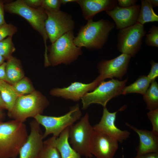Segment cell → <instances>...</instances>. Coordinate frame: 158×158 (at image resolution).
<instances>
[{"label": "cell", "instance_id": "obj_1", "mask_svg": "<svg viewBox=\"0 0 158 158\" xmlns=\"http://www.w3.org/2000/svg\"><path fill=\"white\" fill-rule=\"evenodd\" d=\"M115 25L108 20L100 19L97 21L93 19L87 21L81 26L74 42L78 47H85L89 50L102 49L107 42L110 32Z\"/></svg>", "mask_w": 158, "mask_h": 158}, {"label": "cell", "instance_id": "obj_2", "mask_svg": "<svg viewBox=\"0 0 158 158\" xmlns=\"http://www.w3.org/2000/svg\"><path fill=\"white\" fill-rule=\"evenodd\" d=\"M28 136L24 123L14 120L0 121V158H16Z\"/></svg>", "mask_w": 158, "mask_h": 158}, {"label": "cell", "instance_id": "obj_3", "mask_svg": "<svg viewBox=\"0 0 158 158\" xmlns=\"http://www.w3.org/2000/svg\"><path fill=\"white\" fill-rule=\"evenodd\" d=\"M74 37L73 31L68 32L47 47L48 66L70 64L82 54L81 48L74 42Z\"/></svg>", "mask_w": 158, "mask_h": 158}, {"label": "cell", "instance_id": "obj_4", "mask_svg": "<svg viewBox=\"0 0 158 158\" xmlns=\"http://www.w3.org/2000/svg\"><path fill=\"white\" fill-rule=\"evenodd\" d=\"M49 102L41 93L34 91L19 97L12 109L8 111L11 118L24 123L29 117L41 114L49 105Z\"/></svg>", "mask_w": 158, "mask_h": 158}, {"label": "cell", "instance_id": "obj_5", "mask_svg": "<svg viewBox=\"0 0 158 158\" xmlns=\"http://www.w3.org/2000/svg\"><path fill=\"white\" fill-rule=\"evenodd\" d=\"M7 12L19 15L25 19L32 27L42 36L44 43V61L47 59V41L48 39L45 28V23L47 16L41 6L36 8L30 7L22 0H17L4 4Z\"/></svg>", "mask_w": 158, "mask_h": 158}, {"label": "cell", "instance_id": "obj_6", "mask_svg": "<svg viewBox=\"0 0 158 158\" xmlns=\"http://www.w3.org/2000/svg\"><path fill=\"white\" fill-rule=\"evenodd\" d=\"M128 79L122 80L111 79L101 82L92 91L86 93L81 99L82 109H87L92 104H97L106 107L108 102L113 98L121 95Z\"/></svg>", "mask_w": 158, "mask_h": 158}, {"label": "cell", "instance_id": "obj_7", "mask_svg": "<svg viewBox=\"0 0 158 158\" xmlns=\"http://www.w3.org/2000/svg\"><path fill=\"white\" fill-rule=\"evenodd\" d=\"M81 115L79 104H77L71 107L68 112L61 116H54L38 114L34 118L45 128L43 138L51 134L57 138L66 128L79 119Z\"/></svg>", "mask_w": 158, "mask_h": 158}, {"label": "cell", "instance_id": "obj_8", "mask_svg": "<svg viewBox=\"0 0 158 158\" xmlns=\"http://www.w3.org/2000/svg\"><path fill=\"white\" fill-rule=\"evenodd\" d=\"M93 130L87 113L76 123L69 127V138L72 148L80 155L87 158L93 157L90 151V145Z\"/></svg>", "mask_w": 158, "mask_h": 158}, {"label": "cell", "instance_id": "obj_9", "mask_svg": "<svg viewBox=\"0 0 158 158\" xmlns=\"http://www.w3.org/2000/svg\"><path fill=\"white\" fill-rule=\"evenodd\" d=\"M146 34L144 25L138 22L120 30L117 37L118 50L131 57L135 56L140 49L142 38Z\"/></svg>", "mask_w": 158, "mask_h": 158}, {"label": "cell", "instance_id": "obj_10", "mask_svg": "<svg viewBox=\"0 0 158 158\" xmlns=\"http://www.w3.org/2000/svg\"><path fill=\"white\" fill-rule=\"evenodd\" d=\"M45 11L47 16L45 28L51 44L65 33L73 31L75 25L71 15L61 10L54 12Z\"/></svg>", "mask_w": 158, "mask_h": 158}, {"label": "cell", "instance_id": "obj_11", "mask_svg": "<svg viewBox=\"0 0 158 158\" xmlns=\"http://www.w3.org/2000/svg\"><path fill=\"white\" fill-rule=\"evenodd\" d=\"M131 56L121 54L113 59L102 60L97 64L99 74L97 78L101 82L107 78L121 80L127 73Z\"/></svg>", "mask_w": 158, "mask_h": 158}, {"label": "cell", "instance_id": "obj_12", "mask_svg": "<svg viewBox=\"0 0 158 158\" xmlns=\"http://www.w3.org/2000/svg\"><path fill=\"white\" fill-rule=\"evenodd\" d=\"M118 142L103 133L94 130L90 151L97 158H113L118 148Z\"/></svg>", "mask_w": 158, "mask_h": 158}, {"label": "cell", "instance_id": "obj_13", "mask_svg": "<svg viewBox=\"0 0 158 158\" xmlns=\"http://www.w3.org/2000/svg\"><path fill=\"white\" fill-rule=\"evenodd\" d=\"M126 107L124 106L113 112L109 111L106 107L104 108L101 120L93 126V130L106 134L121 143L126 140L130 135V132L127 130H121L117 127L115 123L117 113L123 110Z\"/></svg>", "mask_w": 158, "mask_h": 158}, {"label": "cell", "instance_id": "obj_14", "mask_svg": "<svg viewBox=\"0 0 158 158\" xmlns=\"http://www.w3.org/2000/svg\"><path fill=\"white\" fill-rule=\"evenodd\" d=\"M30 132L25 142L20 149L19 158H37L44 143L40 124L35 119L30 123Z\"/></svg>", "mask_w": 158, "mask_h": 158}, {"label": "cell", "instance_id": "obj_15", "mask_svg": "<svg viewBox=\"0 0 158 158\" xmlns=\"http://www.w3.org/2000/svg\"><path fill=\"white\" fill-rule=\"evenodd\" d=\"M100 83L97 78L88 83L75 82L66 87L53 88L50 93L54 96L77 102L86 93L93 90Z\"/></svg>", "mask_w": 158, "mask_h": 158}, {"label": "cell", "instance_id": "obj_16", "mask_svg": "<svg viewBox=\"0 0 158 158\" xmlns=\"http://www.w3.org/2000/svg\"><path fill=\"white\" fill-rule=\"evenodd\" d=\"M140 8V5L138 4L126 8L117 5L106 12L113 20L116 29L120 30L132 26L137 22Z\"/></svg>", "mask_w": 158, "mask_h": 158}, {"label": "cell", "instance_id": "obj_17", "mask_svg": "<svg viewBox=\"0 0 158 158\" xmlns=\"http://www.w3.org/2000/svg\"><path fill=\"white\" fill-rule=\"evenodd\" d=\"M84 18L87 21L92 20L97 14L113 9L118 5L116 0H77Z\"/></svg>", "mask_w": 158, "mask_h": 158}, {"label": "cell", "instance_id": "obj_18", "mask_svg": "<svg viewBox=\"0 0 158 158\" xmlns=\"http://www.w3.org/2000/svg\"><path fill=\"white\" fill-rule=\"evenodd\" d=\"M127 126L136 132L139 138V144L136 148L137 155L149 153H158V135L152 131L138 129L128 123Z\"/></svg>", "mask_w": 158, "mask_h": 158}, {"label": "cell", "instance_id": "obj_19", "mask_svg": "<svg viewBox=\"0 0 158 158\" xmlns=\"http://www.w3.org/2000/svg\"><path fill=\"white\" fill-rule=\"evenodd\" d=\"M69 127L64 130L59 137L53 136L43 142L56 148L59 152L61 158H81L69 144L68 140Z\"/></svg>", "mask_w": 158, "mask_h": 158}, {"label": "cell", "instance_id": "obj_20", "mask_svg": "<svg viewBox=\"0 0 158 158\" xmlns=\"http://www.w3.org/2000/svg\"><path fill=\"white\" fill-rule=\"evenodd\" d=\"M5 72L7 82L13 85L24 77L20 61L11 56L7 59Z\"/></svg>", "mask_w": 158, "mask_h": 158}, {"label": "cell", "instance_id": "obj_21", "mask_svg": "<svg viewBox=\"0 0 158 158\" xmlns=\"http://www.w3.org/2000/svg\"><path fill=\"white\" fill-rule=\"evenodd\" d=\"M0 93L8 111H10L20 96L16 92L12 85L0 80Z\"/></svg>", "mask_w": 158, "mask_h": 158}, {"label": "cell", "instance_id": "obj_22", "mask_svg": "<svg viewBox=\"0 0 158 158\" xmlns=\"http://www.w3.org/2000/svg\"><path fill=\"white\" fill-rule=\"evenodd\" d=\"M152 82L147 76H140L135 82L125 86L122 90L121 95H125L131 93H137L143 95Z\"/></svg>", "mask_w": 158, "mask_h": 158}, {"label": "cell", "instance_id": "obj_23", "mask_svg": "<svg viewBox=\"0 0 158 158\" xmlns=\"http://www.w3.org/2000/svg\"><path fill=\"white\" fill-rule=\"evenodd\" d=\"M137 22L143 25L145 23L158 21V16L147 0H141Z\"/></svg>", "mask_w": 158, "mask_h": 158}, {"label": "cell", "instance_id": "obj_24", "mask_svg": "<svg viewBox=\"0 0 158 158\" xmlns=\"http://www.w3.org/2000/svg\"><path fill=\"white\" fill-rule=\"evenodd\" d=\"M143 96L147 109L151 111L158 109V84L155 80L151 83L150 86Z\"/></svg>", "mask_w": 158, "mask_h": 158}, {"label": "cell", "instance_id": "obj_25", "mask_svg": "<svg viewBox=\"0 0 158 158\" xmlns=\"http://www.w3.org/2000/svg\"><path fill=\"white\" fill-rule=\"evenodd\" d=\"M12 85L20 96L30 94L35 91L31 84L26 78H23Z\"/></svg>", "mask_w": 158, "mask_h": 158}, {"label": "cell", "instance_id": "obj_26", "mask_svg": "<svg viewBox=\"0 0 158 158\" xmlns=\"http://www.w3.org/2000/svg\"><path fill=\"white\" fill-rule=\"evenodd\" d=\"M12 37L8 36L0 41V55L6 60L12 56L16 49Z\"/></svg>", "mask_w": 158, "mask_h": 158}, {"label": "cell", "instance_id": "obj_27", "mask_svg": "<svg viewBox=\"0 0 158 158\" xmlns=\"http://www.w3.org/2000/svg\"><path fill=\"white\" fill-rule=\"evenodd\" d=\"M145 42L147 46L158 47V27L152 25L146 34Z\"/></svg>", "mask_w": 158, "mask_h": 158}, {"label": "cell", "instance_id": "obj_28", "mask_svg": "<svg viewBox=\"0 0 158 158\" xmlns=\"http://www.w3.org/2000/svg\"><path fill=\"white\" fill-rule=\"evenodd\" d=\"M37 158H61V157L56 148L44 143L42 149Z\"/></svg>", "mask_w": 158, "mask_h": 158}, {"label": "cell", "instance_id": "obj_29", "mask_svg": "<svg viewBox=\"0 0 158 158\" xmlns=\"http://www.w3.org/2000/svg\"><path fill=\"white\" fill-rule=\"evenodd\" d=\"M61 0H42L41 7L45 10L54 12L60 10Z\"/></svg>", "mask_w": 158, "mask_h": 158}, {"label": "cell", "instance_id": "obj_30", "mask_svg": "<svg viewBox=\"0 0 158 158\" xmlns=\"http://www.w3.org/2000/svg\"><path fill=\"white\" fill-rule=\"evenodd\" d=\"M17 31V28L15 25L6 23L0 26V41L7 37L13 36Z\"/></svg>", "mask_w": 158, "mask_h": 158}, {"label": "cell", "instance_id": "obj_31", "mask_svg": "<svg viewBox=\"0 0 158 158\" xmlns=\"http://www.w3.org/2000/svg\"><path fill=\"white\" fill-rule=\"evenodd\" d=\"M147 115L151 123L152 131L158 135V109L150 111Z\"/></svg>", "mask_w": 158, "mask_h": 158}, {"label": "cell", "instance_id": "obj_32", "mask_svg": "<svg viewBox=\"0 0 158 158\" xmlns=\"http://www.w3.org/2000/svg\"><path fill=\"white\" fill-rule=\"evenodd\" d=\"M151 68L147 76L152 82L155 80L158 76V63L151 60L150 62Z\"/></svg>", "mask_w": 158, "mask_h": 158}, {"label": "cell", "instance_id": "obj_33", "mask_svg": "<svg viewBox=\"0 0 158 158\" xmlns=\"http://www.w3.org/2000/svg\"><path fill=\"white\" fill-rule=\"evenodd\" d=\"M118 6L122 8H128L135 5L136 0H117Z\"/></svg>", "mask_w": 158, "mask_h": 158}, {"label": "cell", "instance_id": "obj_34", "mask_svg": "<svg viewBox=\"0 0 158 158\" xmlns=\"http://www.w3.org/2000/svg\"><path fill=\"white\" fill-rule=\"evenodd\" d=\"M23 2L28 6L35 8L40 7L42 0H22Z\"/></svg>", "mask_w": 158, "mask_h": 158}, {"label": "cell", "instance_id": "obj_35", "mask_svg": "<svg viewBox=\"0 0 158 158\" xmlns=\"http://www.w3.org/2000/svg\"><path fill=\"white\" fill-rule=\"evenodd\" d=\"M4 1L0 0V26L6 23L4 17Z\"/></svg>", "mask_w": 158, "mask_h": 158}, {"label": "cell", "instance_id": "obj_36", "mask_svg": "<svg viewBox=\"0 0 158 158\" xmlns=\"http://www.w3.org/2000/svg\"><path fill=\"white\" fill-rule=\"evenodd\" d=\"M134 158H158V153H149L141 155H137Z\"/></svg>", "mask_w": 158, "mask_h": 158}, {"label": "cell", "instance_id": "obj_37", "mask_svg": "<svg viewBox=\"0 0 158 158\" xmlns=\"http://www.w3.org/2000/svg\"><path fill=\"white\" fill-rule=\"evenodd\" d=\"M6 65V62H4L0 66V80L7 82L5 72Z\"/></svg>", "mask_w": 158, "mask_h": 158}, {"label": "cell", "instance_id": "obj_38", "mask_svg": "<svg viewBox=\"0 0 158 158\" xmlns=\"http://www.w3.org/2000/svg\"><path fill=\"white\" fill-rule=\"evenodd\" d=\"M147 1L153 7H155L158 6V0H147Z\"/></svg>", "mask_w": 158, "mask_h": 158}, {"label": "cell", "instance_id": "obj_39", "mask_svg": "<svg viewBox=\"0 0 158 158\" xmlns=\"http://www.w3.org/2000/svg\"><path fill=\"white\" fill-rule=\"evenodd\" d=\"M0 109L3 110L6 109V107L5 104L4 102L0 93Z\"/></svg>", "mask_w": 158, "mask_h": 158}, {"label": "cell", "instance_id": "obj_40", "mask_svg": "<svg viewBox=\"0 0 158 158\" xmlns=\"http://www.w3.org/2000/svg\"><path fill=\"white\" fill-rule=\"evenodd\" d=\"M77 0H61L62 4L65 5L70 2H76Z\"/></svg>", "mask_w": 158, "mask_h": 158}, {"label": "cell", "instance_id": "obj_41", "mask_svg": "<svg viewBox=\"0 0 158 158\" xmlns=\"http://www.w3.org/2000/svg\"><path fill=\"white\" fill-rule=\"evenodd\" d=\"M5 59L3 56L0 55V66L4 63Z\"/></svg>", "mask_w": 158, "mask_h": 158}, {"label": "cell", "instance_id": "obj_42", "mask_svg": "<svg viewBox=\"0 0 158 158\" xmlns=\"http://www.w3.org/2000/svg\"><path fill=\"white\" fill-rule=\"evenodd\" d=\"M2 110L0 109V121H1L4 116V114Z\"/></svg>", "mask_w": 158, "mask_h": 158}]
</instances>
